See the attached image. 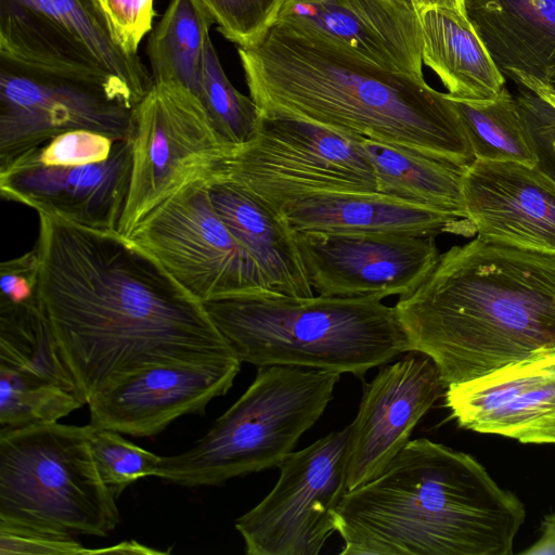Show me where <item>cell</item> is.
I'll use <instances>...</instances> for the list:
<instances>
[{
	"instance_id": "cell-1",
	"label": "cell",
	"mask_w": 555,
	"mask_h": 555,
	"mask_svg": "<svg viewBox=\"0 0 555 555\" xmlns=\"http://www.w3.org/2000/svg\"><path fill=\"white\" fill-rule=\"evenodd\" d=\"M38 216L39 304L86 403L151 366L240 361L203 304L129 237Z\"/></svg>"
},
{
	"instance_id": "cell-2",
	"label": "cell",
	"mask_w": 555,
	"mask_h": 555,
	"mask_svg": "<svg viewBox=\"0 0 555 555\" xmlns=\"http://www.w3.org/2000/svg\"><path fill=\"white\" fill-rule=\"evenodd\" d=\"M262 114L293 116L459 165L475 158L447 93L312 31L276 21L237 49Z\"/></svg>"
},
{
	"instance_id": "cell-3",
	"label": "cell",
	"mask_w": 555,
	"mask_h": 555,
	"mask_svg": "<svg viewBox=\"0 0 555 555\" xmlns=\"http://www.w3.org/2000/svg\"><path fill=\"white\" fill-rule=\"evenodd\" d=\"M393 307L410 351L433 359L446 388L555 348V256L477 236Z\"/></svg>"
},
{
	"instance_id": "cell-4",
	"label": "cell",
	"mask_w": 555,
	"mask_h": 555,
	"mask_svg": "<svg viewBox=\"0 0 555 555\" xmlns=\"http://www.w3.org/2000/svg\"><path fill=\"white\" fill-rule=\"evenodd\" d=\"M525 518L475 457L418 438L345 493L336 531L340 555H511Z\"/></svg>"
},
{
	"instance_id": "cell-5",
	"label": "cell",
	"mask_w": 555,
	"mask_h": 555,
	"mask_svg": "<svg viewBox=\"0 0 555 555\" xmlns=\"http://www.w3.org/2000/svg\"><path fill=\"white\" fill-rule=\"evenodd\" d=\"M241 362L362 377L410 351L395 307L376 297L238 295L202 302Z\"/></svg>"
},
{
	"instance_id": "cell-6",
	"label": "cell",
	"mask_w": 555,
	"mask_h": 555,
	"mask_svg": "<svg viewBox=\"0 0 555 555\" xmlns=\"http://www.w3.org/2000/svg\"><path fill=\"white\" fill-rule=\"evenodd\" d=\"M339 378L331 371L258 367L246 391L193 447L162 456L155 477L195 488L279 467L323 414Z\"/></svg>"
},
{
	"instance_id": "cell-7",
	"label": "cell",
	"mask_w": 555,
	"mask_h": 555,
	"mask_svg": "<svg viewBox=\"0 0 555 555\" xmlns=\"http://www.w3.org/2000/svg\"><path fill=\"white\" fill-rule=\"evenodd\" d=\"M0 521L72 535L115 530L116 496L100 477L86 426L0 428Z\"/></svg>"
},
{
	"instance_id": "cell-8",
	"label": "cell",
	"mask_w": 555,
	"mask_h": 555,
	"mask_svg": "<svg viewBox=\"0 0 555 555\" xmlns=\"http://www.w3.org/2000/svg\"><path fill=\"white\" fill-rule=\"evenodd\" d=\"M129 191L118 232L129 237L165 201L224 177L233 153L199 99L177 82H154L134 106Z\"/></svg>"
},
{
	"instance_id": "cell-9",
	"label": "cell",
	"mask_w": 555,
	"mask_h": 555,
	"mask_svg": "<svg viewBox=\"0 0 555 555\" xmlns=\"http://www.w3.org/2000/svg\"><path fill=\"white\" fill-rule=\"evenodd\" d=\"M359 137L293 116L262 114L254 137L228 159L223 179L279 214L314 194L378 193L375 168Z\"/></svg>"
},
{
	"instance_id": "cell-10",
	"label": "cell",
	"mask_w": 555,
	"mask_h": 555,
	"mask_svg": "<svg viewBox=\"0 0 555 555\" xmlns=\"http://www.w3.org/2000/svg\"><path fill=\"white\" fill-rule=\"evenodd\" d=\"M0 56L101 83L132 107L153 86L92 0H0Z\"/></svg>"
},
{
	"instance_id": "cell-11",
	"label": "cell",
	"mask_w": 555,
	"mask_h": 555,
	"mask_svg": "<svg viewBox=\"0 0 555 555\" xmlns=\"http://www.w3.org/2000/svg\"><path fill=\"white\" fill-rule=\"evenodd\" d=\"M129 238L201 302L275 294L216 212L207 184L190 185L165 201Z\"/></svg>"
},
{
	"instance_id": "cell-12",
	"label": "cell",
	"mask_w": 555,
	"mask_h": 555,
	"mask_svg": "<svg viewBox=\"0 0 555 555\" xmlns=\"http://www.w3.org/2000/svg\"><path fill=\"white\" fill-rule=\"evenodd\" d=\"M348 437L349 425L284 459L273 489L235 521L246 554L321 552L336 531L337 509L348 491Z\"/></svg>"
},
{
	"instance_id": "cell-13",
	"label": "cell",
	"mask_w": 555,
	"mask_h": 555,
	"mask_svg": "<svg viewBox=\"0 0 555 555\" xmlns=\"http://www.w3.org/2000/svg\"><path fill=\"white\" fill-rule=\"evenodd\" d=\"M133 108L101 83L0 56V165L72 130L129 140Z\"/></svg>"
},
{
	"instance_id": "cell-14",
	"label": "cell",
	"mask_w": 555,
	"mask_h": 555,
	"mask_svg": "<svg viewBox=\"0 0 555 555\" xmlns=\"http://www.w3.org/2000/svg\"><path fill=\"white\" fill-rule=\"evenodd\" d=\"M308 280L318 295L403 297L431 273L435 236L296 232Z\"/></svg>"
},
{
	"instance_id": "cell-15",
	"label": "cell",
	"mask_w": 555,
	"mask_h": 555,
	"mask_svg": "<svg viewBox=\"0 0 555 555\" xmlns=\"http://www.w3.org/2000/svg\"><path fill=\"white\" fill-rule=\"evenodd\" d=\"M379 367L364 386L357 416L349 425L348 491L385 470L443 388L433 359L418 351Z\"/></svg>"
},
{
	"instance_id": "cell-16",
	"label": "cell",
	"mask_w": 555,
	"mask_h": 555,
	"mask_svg": "<svg viewBox=\"0 0 555 555\" xmlns=\"http://www.w3.org/2000/svg\"><path fill=\"white\" fill-rule=\"evenodd\" d=\"M444 389L446 406L460 427L555 444V348Z\"/></svg>"
},
{
	"instance_id": "cell-17",
	"label": "cell",
	"mask_w": 555,
	"mask_h": 555,
	"mask_svg": "<svg viewBox=\"0 0 555 555\" xmlns=\"http://www.w3.org/2000/svg\"><path fill=\"white\" fill-rule=\"evenodd\" d=\"M241 361L216 364H162L129 374L89 401L91 425L153 437L177 418L203 414L232 387Z\"/></svg>"
},
{
	"instance_id": "cell-18",
	"label": "cell",
	"mask_w": 555,
	"mask_h": 555,
	"mask_svg": "<svg viewBox=\"0 0 555 555\" xmlns=\"http://www.w3.org/2000/svg\"><path fill=\"white\" fill-rule=\"evenodd\" d=\"M463 198L479 238L555 256V181L535 166L474 159Z\"/></svg>"
},
{
	"instance_id": "cell-19",
	"label": "cell",
	"mask_w": 555,
	"mask_h": 555,
	"mask_svg": "<svg viewBox=\"0 0 555 555\" xmlns=\"http://www.w3.org/2000/svg\"><path fill=\"white\" fill-rule=\"evenodd\" d=\"M131 172L129 140H118L102 162L52 166L20 159L0 166V194L38 212L99 230H116Z\"/></svg>"
},
{
	"instance_id": "cell-20",
	"label": "cell",
	"mask_w": 555,
	"mask_h": 555,
	"mask_svg": "<svg viewBox=\"0 0 555 555\" xmlns=\"http://www.w3.org/2000/svg\"><path fill=\"white\" fill-rule=\"evenodd\" d=\"M276 21L333 40L387 69L423 77L418 14L396 0H284Z\"/></svg>"
},
{
	"instance_id": "cell-21",
	"label": "cell",
	"mask_w": 555,
	"mask_h": 555,
	"mask_svg": "<svg viewBox=\"0 0 555 555\" xmlns=\"http://www.w3.org/2000/svg\"><path fill=\"white\" fill-rule=\"evenodd\" d=\"M296 231L346 234L472 236L473 223L380 193H328L299 198L281 214Z\"/></svg>"
},
{
	"instance_id": "cell-22",
	"label": "cell",
	"mask_w": 555,
	"mask_h": 555,
	"mask_svg": "<svg viewBox=\"0 0 555 555\" xmlns=\"http://www.w3.org/2000/svg\"><path fill=\"white\" fill-rule=\"evenodd\" d=\"M207 190L216 212L257 263L269 291L312 297L296 231L285 218L233 181L217 180Z\"/></svg>"
},
{
	"instance_id": "cell-23",
	"label": "cell",
	"mask_w": 555,
	"mask_h": 555,
	"mask_svg": "<svg viewBox=\"0 0 555 555\" xmlns=\"http://www.w3.org/2000/svg\"><path fill=\"white\" fill-rule=\"evenodd\" d=\"M464 8L503 75L555 90V0H464Z\"/></svg>"
},
{
	"instance_id": "cell-24",
	"label": "cell",
	"mask_w": 555,
	"mask_h": 555,
	"mask_svg": "<svg viewBox=\"0 0 555 555\" xmlns=\"http://www.w3.org/2000/svg\"><path fill=\"white\" fill-rule=\"evenodd\" d=\"M423 63L460 100L488 101L505 87V78L466 15L439 7L417 12Z\"/></svg>"
},
{
	"instance_id": "cell-25",
	"label": "cell",
	"mask_w": 555,
	"mask_h": 555,
	"mask_svg": "<svg viewBox=\"0 0 555 555\" xmlns=\"http://www.w3.org/2000/svg\"><path fill=\"white\" fill-rule=\"evenodd\" d=\"M359 139L375 168L378 193L466 219L465 165L363 137Z\"/></svg>"
},
{
	"instance_id": "cell-26",
	"label": "cell",
	"mask_w": 555,
	"mask_h": 555,
	"mask_svg": "<svg viewBox=\"0 0 555 555\" xmlns=\"http://www.w3.org/2000/svg\"><path fill=\"white\" fill-rule=\"evenodd\" d=\"M214 21L194 0H170L151 31L146 54L154 82H177L197 94Z\"/></svg>"
},
{
	"instance_id": "cell-27",
	"label": "cell",
	"mask_w": 555,
	"mask_h": 555,
	"mask_svg": "<svg viewBox=\"0 0 555 555\" xmlns=\"http://www.w3.org/2000/svg\"><path fill=\"white\" fill-rule=\"evenodd\" d=\"M0 365L40 376L80 395L39 299L0 305Z\"/></svg>"
},
{
	"instance_id": "cell-28",
	"label": "cell",
	"mask_w": 555,
	"mask_h": 555,
	"mask_svg": "<svg viewBox=\"0 0 555 555\" xmlns=\"http://www.w3.org/2000/svg\"><path fill=\"white\" fill-rule=\"evenodd\" d=\"M449 99L461 118L475 159L535 165L516 99L505 87L488 101Z\"/></svg>"
},
{
	"instance_id": "cell-29",
	"label": "cell",
	"mask_w": 555,
	"mask_h": 555,
	"mask_svg": "<svg viewBox=\"0 0 555 555\" xmlns=\"http://www.w3.org/2000/svg\"><path fill=\"white\" fill-rule=\"evenodd\" d=\"M83 404L85 399L77 392L0 365V428L59 422Z\"/></svg>"
},
{
	"instance_id": "cell-30",
	"label": "cell",
	"mask_w": 555,
	"mask_h": 555,
	"mask_svg": "<svg viewBox=\"0 0 555 555\" xmlns=\"http://www.w3.org/2000/svg\"><path fill=\"white\" fill-rule=\"evenodd\" d=\"M196 96L220 135L233 151L256 133L262 112L250 96L241 93L230 82L210 37L205 44Z\"/></svg>"
},
{
	"instance_id": "cell-31",
	"label": "cell",
	"mask_w": 555,
	"mask_h": 555,
	"mask_svg": "<svg viewBox=\"0 0 555 555\" xmlns=\"http://www.w3.org/2000/svg\"><path fill=\"white\" fill-rule=\"evenodd\" d=\"M86 428L100 477L116 498L138 479L156 476L162 456L133 444L117 431L91 424Z\"/></svg>"
},
{
	"instance_id": "cell-32",
	"label": "cell",
	"mask_w": 555,
	"mask_h": 555,
	"mask_svg": "<svg viewBox=\"0 0 555 555\" xmlns=\"http://www.w3.org/2000/svg\"><path fill=\"white\" fill-rule=\"evenodd\" d=\"M238 47L258 42L276 22L284 0H194Z\"/></svg>"
},
{
	"instance_id": "cell-33",
	"label": "cell",
	"mask_w": 555,
	"mask_h": 555,
	"mask_svg": "<svg viewBox=\"0 0 555 555\" xmlns=\"http://www.w3.org/2000/svg\"><path fill=\"white\" fill-rule=\"evenodd\" d=\"M117 141L91 130H72L57 134L12 159L52 166L96 163L111 156Z\"/></svg>"
},
{
	"instance_id": "cell-34",
	"label": "cell",
	"mask_w": 555,
	"mask_h": 555,
	"mask_svg": "<svg viewBox=\"0 0 555 555\" xmlns=\"http://www.w3.org/2000/svg\"><path fill=\"white\" fill-rule=\"evenodd\" d=\"M515 99L535 156L534 166L555 181V104L526 88Z\"/></svg>"
},
{
	"instance_id": "cell-35",
	"label": "cell",
	"mask_w": 555,
	"mask_h": 555,
	"mask_svg": "<svg viewBox=\"0 0 555 555\" xmlns=\"http://www.w3.org/2000/svg\"><path fill=\"white\" fill-rule=\"evenodd\" d=\"M103 16L114 42L127 54H138L151 31L154 0H92Z\"/></svg>"
},
{
	"instance_id": "cell-36",
	"label": "cell",
	"mask_w": 555,
	"mask_h": 555,
	"mask_svg": "<svg viewBox=\"0 0 555 555\" xmlns=\"http://www.w3.org/2000/svg\"><path fill=\"white\" fill-rule=\"evenodd\" d=\"M75 535L0 521V555H87L99 550L85 547Z\"/></svg>"
},
{
	"instance_id": "cell-37",
	"label": "cell",
	"mask_w": 555,
	"mask_h": 555,
	"mask_svg": "<svg viewBox=\"0 0 555 555\" xmlns=\"http://www.w3.org/2000/svg\"><path fill=\"white\" fill-rule=\"evenodd\" d=\"M40 257L37 247L0 266V305L38 300Z\"/></svg>"
},
{
	"instance_id": "cell-38",
	"label": "cell",
	"mask_w": 555,
	"mask_h": 555,
	"mask_svg": "<svg viewBox=\"0 0 555 555\" xmlns=\"http://www.w3.org/2000/svg\"><path fill=\"white\" fill-rule=\"evenodd\" d=\"M540 530V538L520 554L555 555V512L543 517Z\"/></svg>"
},
{
	"instance_id": "cell-39",
	"label": "cell",
	"mask_w": 555,
	"mask_h": 555,
	"mask_svg": "<svg viewBox=\"0 0 555 555\" xmlns=\"http://www.w3.org/2000/svg\"><path fill=\"white\" fill-rule=\"evenodd\" d=\"M511 79L555 104V90L550 86L524 74H515Z\"/></svg>"
},
{
	"instance_id": "cell-40",
	"label": "cell",
	"mask_w": 555,
	"mask_h": 555,
	"mask_svg": "<svg viewBox=\"0 0 555 555\" xmlns=\"http://www.w3.org/2000/svg\"><path fill=\"white\" fill-rule=\"evenodd\" d=\"M439 7L454 10L465 15L464 0H414L413 9L417 13L426 8Z\"/></svg>"
},
{
	"instance_id": "cell-41",
	"label": "cell",
	"mask_w": 555,
	"mask_h": 555,
	"mask_svg": "<svg viewBox=\"0 0 555 555\" xmlns=\"http://www.w3.org/2000/svg\"><path fill=\"white\" fill-rule=\"evenodd\" d=\"M396 1H398V2H400L402 4H405V5L410 7L411 9H413V1L414 0H396Z\"/></svg>"
}]
</instances>
